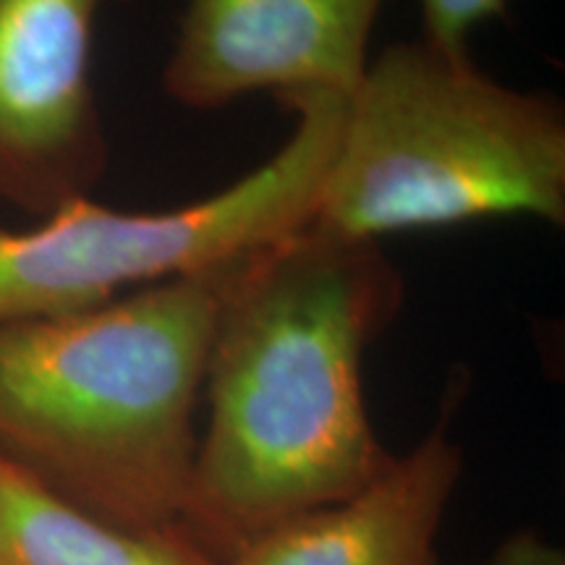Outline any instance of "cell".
Wrapping results in <instances>:
<instances>
[{
	"instance_id": "obj_1",
	"label": "cell",
	"mask_w": 565,
	"mask_h": 565,
	"mask_svg": "<svg viewBox=\"0 0 565 565\" xmlns=\"http://www.w3.org/2000/svg\"><path fill=\"white\" fill-rule=\"evenodd\" d=\"M406 278L383 244L309 221L225 267L183 532L217 561L249 536L341 503L391 463L366 353Z\"/></svg>"
},
{
	"instance_id": "obj_2",
	"label": "cell",
	"mask_w": 565,
	"mask_h": 565,
	"mask_svg": "<svg viewBox=\"0 0 565 565\" xmlns=\"http://www.w3.org/2000/svg\"><path fill=\"white\" fill-rule=\"evenodd\" d=\"M228 265L0 324V454L113 524L181 526Z\"/></svg>"
},
{
	"instance_id": "obj_3",
	"label": "cell",
	"mask_w": 565,
	"mask_h": 565,
	"mask_svg": "<svg viewBox=\"0 0 565 565\" xmlns=\"http://www.w3.org/2000/svg\"><path fill=\"white\" fill-rule=\"evenodd\" d=\"M532 217L565 225V108L429 40L374 55L315 221L353 238Z\"/></svg>"
},
{
	"instance_id": "obj_4",
	"label": "cell",
	"mask_w": 565,
	"mask_h": 565,
	"mask_svg": "<svg viewBox=\"0 0 565 565\" xmlns=\"http://www.w3.org/2000/svg\"><path fill=\"white\" fill-rule=\"evenodd\" d=\"M345 105L333 95L286 103L294 116L286 145L196 202L126 212L82 196L30 228H0V324L87 312L139 288L215 270L315 221Z\"/></svg>"
},
{
	"instance_id": "obj_5",
	"label": "cell",
	"mask_w": 565,
	"mask_h": 565,
	"mask_svg": "<svg viewBox=\"0 0 565 565\" xmlns=\"http://www.w3.org/2000/svg\"><path fill=\"white\" fill-rule=\"evenodd\" d=\"M126 0H0V202L42 217L110 166L95 87L103 11Z\"/></svg>"
},
{
	"instance_id": "obj_6",
	"label": "cell",
	"mask_w": 565,
	"mask_h": 565,
	"mask_svg": "<svg viewBox=\"0 0 565 565\" xmlns=\"http://www.w3.org/2000/svg\"><path fill=\"white\" fill-rule=\"evenodd\" d=\"M385 0H183L160 87L189 110L267 92L280 105L349 97L370 66Z\"/></svg>"
},
{
	"instance_id": "obj_7",
	"label": "cell",
	"mask_w": 565,
	"mask_h": 565,
	"mask_svg": "<svg viewBox=\"0 0 565 565\" xmlns=\"http://www.w3.org/2000/svg\"><path fill=\"white\" fill-rule=\"evenodd\" d=\"M461 471L445 412L364 490L249 536L223 565H443L437 534Z\"/></svg>"
},
{
	"instance_id": "obj_8",
	"label": "cell",
	"mask_w": 565,
	"mask_h": 565,
	"mask_svg": "<svg viewBox=\"0 0 565 565\" xmlns=\"http://www.w3.org/2000/svg\"><path fill=\"white\" fill-rule=\"evenodd\" d=\"M0 565H223L183 532L84 511L0 454Z\"/></svg>"
},
{
	"instance_id": "obj_9",
	"label": "cell",
	"mask_w": 565,
	"mask_h": 565,
	"mask_svg": "<svg viewBox=\"0 0 565 565\" xmlns=\"http://www.w3.org/2000/svg\"><path fill=\"white\" fill-rule=\"evenodd\" d=\"M422 38L456 55H471V38L479 26L508 19L511 0H419Z\"/></svg>"
},
{
	"instance_id": "obj_10",
	"label": "cell",
	"mask_w": 565,
	"mask_h": 565,
	"mask_svg": "<svg viewBox=\"0 0 565 565\" xmlns=\"http://www.w3.org/2000/svg\"><path fill=\"white\" fill-rule=\"evenodd\" d=\"M471 565H565L563 550L536 529H521Z\"/></svg>"
}]
</instances>
